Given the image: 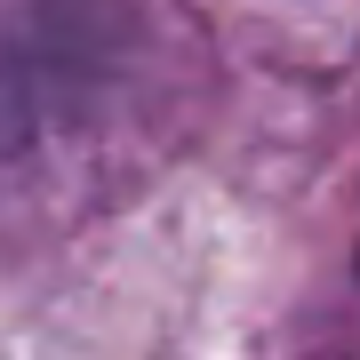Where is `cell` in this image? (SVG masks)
Listing matches in <instances>:
<instances>
[]
</instances>
